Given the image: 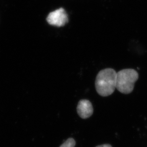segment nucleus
<instances>
[{"label": "nucleus", "instance_id": "obj_6", "mask_svg": "<svg viewBox=\"0 0 147 147\" xmlns=\"http://www.w3.org/2000/svg\"><path fill=\"white\" fill-rule=\"evenodd\" d=\"M96 147H112L109 144H103L99 146H96Z\"/></svg>", "mask_w": 147, "mask_h": 147}, {"label": "nucleus", "instance_id": "obj_1", "mask_svg": "<svg viewBox=\"0 0 147 147\" xmlns=\"http://www.w3.org/2000/svg\"><path fill=\"white\" fill-rule=\"evenodd\" d=\"M117 74L112 68H106L98 73L95 81L96 92L102 96H108L113 94L116 88Z\"/></svg>", "mask_w": 147, "mask_h": 147}, {"label": "nucleus", "instance_id": "obj_2", "mask_svg": "<svg viewBox=\"0 0 147 147\" xmlns=\"http://www.w3.org/2000/svg\"><path fill=\"white\" fill-rule=\"evenodd\" d=\"M139 79V74L133 69H125L117 74L116 89L124 94L132 92L135 82Z\"/></svg>", "mask_w": 147, "mask_h": 147}, {"label": "nucleus", "instance_id": "obj_5", "mask_svg": "<svg viewBox=\"0 0 147 147\" xmlns=\"http://www.w3.org/2000/svg\"><path fill=\"white\" fill-rule=\"evenodd\" d=\"M75 145V140L73 138H69L60 147H74Z\"/></svg>", "mask_w": 147, "mask_h": 147}, {"label": "nucleus", "instance_id": "obj_4", "mask_svg": "<svg viewBox=\"0 0 147 147\" xmlns=\"http://www.w3.org/2000/svg\"><path fill=\"white\" fill-rule=\"evenodd\" d=\"M78 114L83 119H88L93 113V108L90 101L87 99L79 101L77 106Z\"/></svg>", "mask_w": 147, "mask_h": 147}, {"label": "nucleus", "instance_id": "obj_3", "mask_svg": "<svg viewBox=\"0 0 147 147\" xmlns=\"http://www.w3.org/2000/svg\"><path fill=\"white\" fill-rule=\"evenodd\" d=\"M47 21L51 26L62 27L68 23V16L64 9L61 8L50 13L47 17Z\"/></svg>", "mask_w": 147, "mask_h": 147}]
</instances>
